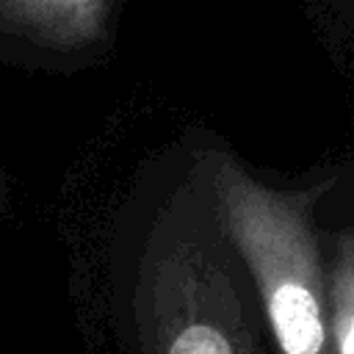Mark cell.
Segmentation results:
<instances>
[{
  "instance_id": "277c9868",
  "label": "cell",
  "mask_w": 354,
  "mask_h": 354,
  "mask_svg": "<svg viewBox=\"0 0 354 354\" xmlns=\"http://www.w3.org/2000/svg\"><path fill=\"white\" fill-rule=\"evenodd\" d=\"M318 224L326 268L329 354H354V216H332L324 199L318 210Z\"/></svg>"
},
{
  "instance_id": "5b68a950",
  "label": "cell",
  "mask_w": 354,
  "mask_h": 354,
  "mask_svg": "<svg viewBox=\"0 0 354 354\" xmlns=\"http://www.w3.org/2000/svg\"><path fill=\"white\" fill-rule=\"evenodd\" d=\"M307 8L329 39H354V0H307Z\"/></svg>"
},
{
  "instance_id": "6da1fadb",
  "label": "cell",
  "mask_w": 354,
  "mask_h": 354,
  "mask_svg": "<svg viewBox=\"0 0 354 354\" xmlns=\"http://www.w3.org/2000/svg\"><path fill=\"white\" fill-rule=\"evenodd\" d=\"M108 279L124 354H274L196 144L158 155L136 180Z\"/></svg>"
},
{
  "instance_id": "3957f363",
  "label": "cell",
  "mask_w": 354,
  "mask_h": 354,
  "mask_svg": "<svg viewBox=\"0 0 354 354\" xmlns=\"http://www.w3.org/2000/svg\"><path fill=\"white\" fill-rule=\"evenodd\" d=\"M124 0H0V64L72 75L102 64Z\"/></svg>"
},
{
  "instance_id": "7a4b0ae2",
  "label": "cell",
  "mask_w": 354,
  "mask_h": 354,
  "mask_svg": "<svg viewBox=\"0 0 354 354\" xmlns=\"http://www.w3.org/2000/svg\"><path fill=\"white\" fill-rule=\"evenodd\" d=\"M221 221L238 249L274 354H329L326 268L318 210L335 174L282 188L252 174L230 149L196 141Z\"/></svg>"
},
{
  "instance_id": "8992f818",
  "label": "cell",
  "mask_w": 354,
  "mask_h": 354,
  "mask_svg": "<svg viewBox=\"0 0 354 354\" xmlns=\"http://www.w3.org/2000/svg\"><path fill=\"white\" fill-rule=\"evenodd\" d=\"M11 202H14V194H11V174L0 158V218H6L11 213Z\"/></svg>"
}]
</instances>
